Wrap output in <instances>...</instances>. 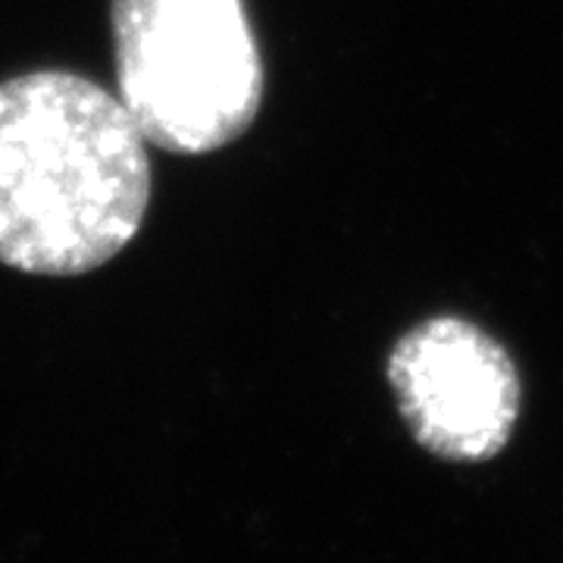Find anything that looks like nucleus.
Masks as SVG:
<instances>
[{
  "instance_id": "1",
  "label": "nucleus",
  "mask_w": 563,
  "mask_h": 563,
  "mask_svg": "<svg viewBox=\"0 0 563 563\" xmlns=\"http://www.w3.org/2000/svg\"><path fill=\"white\" fill-rule=\"evenodd\" d=\"M144 144L120 98L85 76L0 81V263L81 276L113 261L151 201Z\"/></svg>"
},
{
  "instance_id": "2",
  "label": "nucleus",
  "mask_w": 563,
  "mask_h": 563,
  "mask_svg": "<svg viewBox=\"0 0 563 563\" xmlns=\"http://www.w3.org/2000/svg\"><path fill=\"white\" fill-rule=\"evenodd\" d=\"M120 101L144 141L210 154L242 139L263 63L242 0H113Z\"/></svg>"
},
{
  "instance_id": "3",
  "label": "nucleus",
  "mask_w": 563,
  "mask_h": 563,
  "mask_svg": "<svg viewBox=\"0 0 563 563\" xmlns=\"http://www.w3.org/2000/svg\"><path fill=\"white\" fill-rule=\"evenodd\" d=\"M388 383L410 435L442 461L498 457L520 420L523 388L510 354L461 317H432L401 335Z\"/></svg>"
}]
</instances>
